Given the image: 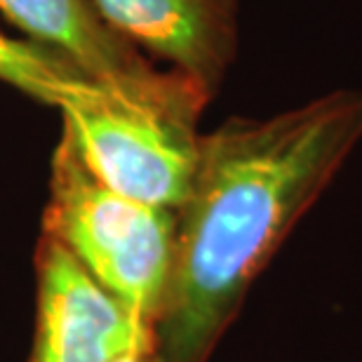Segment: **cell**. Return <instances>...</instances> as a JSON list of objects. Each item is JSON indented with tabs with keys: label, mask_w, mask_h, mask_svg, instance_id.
Returning <instances> with one entry per match:
<instances>
[{
	"label": "cell",
	"mask_w": 362,
	"mask_h": 362,
	"mask_svg": "<svg viewBox=\"0 0 362 362\" xmlns=\"http://www.w3.org/2000/svg\"><path fill=\"white\" fill-rule=\"evenodd\" d=\"M362 141V90L202 132L177 207L175 266L156 322L158 362H212L273 257Z\"/></svg>",
	"instance_id": "cell-1"
},
{
	"label": "cell",
	"mask_w": 362,
	"mask_h": 362,
	"mask_svg": "<svg viewBox=\"0 0 362 362\" xmlns=\"http://www.w3.org/2000/svg\"><path fill=\"white\" fill-rule=\"evenodd\" d=\"M212 97L177 69L148 88L99 83L90 97L62 108V129L101 184L146 205L177 209L191 186L200 115Z\"/></svg>",
	"instance_id": "cell-2"
},
{
	"label": "cell",
	"mask_w": 362,
	"mask_h": 362,
	"mask_svg": "<svg viewBox=\"0 0 362 362\" xmlns=\"http://www.w3.org/2000/svg\"><path fill=\"white\" fill-rule=\"evenodd\" d=\"M42 230L153 334L175 266L177 209L146 205L101 184L62 129Z\"/></svg>",
	"instance_id": "cell-3"
},
{
	"label": "cell",
	"mask_w": 362,
	"mask_h": 362,
	"mask_svg": "<svg viewBox=\"0 0 362 362\" xmlns=\"http://www.w3.org/2000/svg\"><path fill=\"white\" fill-rule=\"evenodd\" d=\"M156 351L153 334L40 230L35 245V327L26 362H118Z\"/></svg>",
	"instance_id": "cell-4"
},
{
	"label": "cell",
	"mask_w": 362,
	"mask_h": 362,
	"mask_svg": "<svg viewBox=\"0 0 362 362\" xmlns=\"http://www.w3.org/2000/svg\"><path fill=\"white\" fill-rule=\"evenodd\" d=\"M122 38L216 94L238 47V0H92Z\"/></svg>",
	"instance_id": "cell-5"
},
{
	"label": "cell",
	"mask_w": 362,
	"mask_h": 362,
	"mask_svg": "<svg viewBox=\"0 0 362 362\" xmlns=\"http://www.w3.org/2000/svg\"><path fill=\"white\" fill-rule=\"evenodd\" d=\"M0 10L38 45L62 54L90 81L148 88L168 74L101 17L92 0H0Z\"/></svg>",
	"instance_id": "cell-6"
},
{
	"label": "cell",
	"mask_w": 362,
	"mask_h": 362,
	"mask_svg": "<svg viewBox=\"0 0 362 362\" xmlns=\"http://www.w3.org/2000/svg\"><path fill=\"white\" fill-rule=\"evenodd\" d=\"M0 83L59 111L99 88L62 54L38 42L7 38L5 33H0Z\"/></svg>",
	"instance_id": "cell-7"
},
{
	"label": "cell",
	"mask_w": 362,
	"mask_h": 362,
	"mask_svg": "<svg viewBox=\"0 0 362 362\" xmlns=\"http://www.w3.org/2000/svg\"><path fill=\"white\" fill-rule=\"evenodd\" d=\"M118 362H158V358H156V351H134V353L122 356Z\"/></svg>",
	"instance_id": "cell-8"
}]
</instances>
